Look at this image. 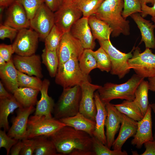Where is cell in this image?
<instances>
[{
  "label": "cell",
  "instance_id": "1",
  "mask_svg": "<svg viewBox=\"0 0 155 155\" xmlns=\"http://www.w3.org/2000/svg\"><path fill=\"white\" fill-rule=\"evenodd\" d=\"M92 137L85 132L66 125L49 137L61 155H94Z\"/></svg>",
  "mask_w": 155,
  "mask_h": 155
},
{
  "label": "cell",
  "instance_id": "2",
  "mask_svg": "<svg viewBox=\"0 0 155 155\" xmlns=\"http://www.w3.org/2000/svg\"><path fill=\"white\" fill-rule=\"evenodd\" d=\"M123 3V0H104L94 14L109 25L113 37L130 34L129 21L122 16Z\"/></svg>",
  "mask_w": 155,
  "mask_h": 155
},
{
  "label": "cell",
  "instance_id": "3",
  "mask_svg": "<svg viewBox=\"0 0 155 155\" xmlns=\"http://www.w3.org/2000/svg\"><path fill=\"white\" fill-rule=\"evenodd\" d=\"M144 79L134 74L125 83L117 84L107 82L97 91L101 100L105 104L115 99L133 101L137 88Z\"/></svg>",
  "mask_w": 155,
  "mask_h": 155
},
{
  "label": "cell",
  "instance_id": "4",
  "mask_svg": "<svg viewBox=\"0 0 155 155\" xmlns=\"http://www.w3.org/2000/svg\"><path fill=\"white\" fill-rule=\"evenodd\" d=\"M81 94L80 86L63 88L55 104L53 112L54 118L59 120L74 116L79 112Z\"/></svg>",
  "mask_w": 155,
  "mask_h": 155
},
{
  "label": "cell",
  "instance_id": "5",
  "mask_svg": "<svg viewBox=\"0 0 155 155\" xmlns=\"http://www.w3.org/2000/svg\"><path fill=\"white\" fill-rule=\"evenodd\" d=\"M55 77V82L63 88L76 85L81 86L88 81H90L89 75L85 74L79 65L78 59L71 57L63 64L58 66Z\"/></svg>",
  "mask_w": 155,
  "mask_h": 155
},
{
  "label": "cell",
  "instance_id": "6",
  "mask_svg": "<svg viewBox=\"0 0 155 155\" xmlns=\"http://www.w3.org/2000/svg\"><path fill=\"white\" fill-rule=\"evenodd\" d=\"M66 125L54 117L34 115L29 118L26 138H33L40 136L49 137Z\"/></svg>",
  "mask_w": 155,
  "mask_h": 155
},
{
  "label": "cell",
  "instance_id": "7",
  "mask_svg": "<svg viewBox=\"0 0 155 155\" xmlns=\"http://www.w3.org/2000/svg\"><path fill=\"white\" fill-rule=\"evenodd\" d=\"M98 41L100 46L106 52L110 58L111 65V73L117 75L119 79L124 78L131 69L128 61L132 57V52L135 47L134 46L129 53H125L113 46L110 40Z\"/></svg>",
  "mask_w": 155,
  "mask_h": 155
},
{
  "label": "cell",
  "instance_id": "8",
  "mask_svg": "<svg viewBox=\"0 0 155 155\" xmlns=\"http://www.w3.org/2000/svg\"><path fill=\"white\" fill-rule=\"evenodd\" d=\"M128 63L131 69L142 78H149L155 75V54L150 49L146 48L141 53L139 47L135 48Z\"/></svg>",
  "mask_w": 155,
  "mask_h": 155
},
{
  "label": "cell",
  "instance_id": "9",
  "mask_svg": "<svg viewBox=\"0 0 155 155\" xmlns=\"http://www.w3.org/2000/svg\"><path fill=\"white\" fill-rule=\"evenodd\" d=\"M39 38L38 34L33 30L25 28L19 30L12 44L15 53L21 56L35 54Z\"/></svg>",
  "mask_w": 155,
  "mask_h": 155
},
{
  "label": "cell",
  "instance_id": "10",
  "mask_svg": "<svg viewBox=\"0 0 155 155\" xmlns=\"http://www.w3.org/2000/svg\"><path fill=\"white\" fill-rule=\"evenodd\" d=\"M55 24L63 33L70 32L83 14L75 3L62 4L54 12Z\"/></svg>",
  "mask_w": 155,
  "mask_h": 155
},
{
  "label": "cell",
  "instance_id": "11",
  "mask_svg": "<svg viewBox=\"0 0 155 155\" xmlns=\"http://www.w3.org/2000/svg\"><path fill=\"white\" fill-rule=\"evenodd\" d=\"M54 24V12L45 3L30 20V27L38 34L39 38L44 40Z\"/></svg>",
  "mask_w": 155,
  "mask_h": 155
},
{
  "label": "cell",
  "instance_id": "12",
  "mask_svg": "<svg viewBox=\"0 0 155 155\" xmlns=\"http://www.w3.org/2000/svg\"><path fill=\"white\" fill-rule=\"evenodd\" d=\"M84 50L80 42L73 36L69 32L64 33L56 50L59 66L73 57H77L79 60Z\"/></svg>",
  "mask_w": 155,
  "mask_h": 155
},
{
  "label": "cell",
  "instance_id": "13",
  "mask_svg": "<svg viewBox=\"0 0 155 155\" xmlns=\"http://www.w3.org/2000/svg\"><path fill=\"white\" fill-rule=\"evenodd\" d=\"M102 86L91 84L88 81L80 86L81 97L79 112L88 119L95 121L96 109L94 94Z\"/></svg>",
  "mask_w": 155,
  "mask_h": 155
},
{
  "label": "cell",
  "instance_id": "14",
  "mask_svg": "<svg viewBox=\"0 0 155 155\" xmlns=\"http://www.w3.org/2000/svg\"><path fill=\"white\" fill-rule=\"evenodd\" d=\"M35 110L34 106L18 108L16 116L12 120V124L7 134L19 140L26 138L29 116Z\"/></svg>",
  "mask_w": 155,
  "mask_h": 155
},
{
  "label": "cell",
  "instance_id": "15",
  "mask_svg": "<svg viewBox=\"0 0 155 155\" xmlns=\"http://www.w3.org/2000/svg\"><path fill=\"white\" fill-rule=\"evenodd\" d=\"M12 60L17 70L30 76L43 77L40 56L35 54L28 56L15 55Z\"/></svg>",
  "mask_w": 155,
  "mask_h": 155
},
{
  "label": "cell",
  "instance_id": "16",
  "mask_svg": "<svg viewBox=\"0 0 155 155\" xmlns=\"http://www.w3.org/2000/svg\"><path fill=\"white\" fill-rule=\"evenodd\" d=\"M71 34L81 43L84 49L93 50L95 46V40L88 22V18L83 17L76 22L70 31Z\"/></svg>",
  "mask_w": 155,
  "mask_h": 155
},
{
  "label": "cell",
  "instance_id": "17",
  "mask_svg": "<svg viewBox=\"0 0 155 155\" xmlns=\"http://www.w3.org/2000/svg\"><path fill=\"white\" fill-rule=\"evenodd\" d=\"M152 110L149 104L144 117L138 121L136 133L131 142V144L137 148H141L146 142L154 140L152 130Z\"/></svg>",
  "mask_w": 155,
  "mask_h": 155
},
{
  "label": "cell",
  "instance_id": "18",
  "mask_svg": "<svg viewBox=\"0 0 155 155\" xmlns=\"http://www.w3.org/2000/svg\"><path fill=\"white\" fill-rule=\"evenodd\" d=\"M107 116L105 126L106 128V146L111 149L115 140V137L121 124L122 113L110 102L105 104Z\"/></svg>",
  "mask_w": 155,
  "mask_h": 155
},
{
  "label": "cell",
  "instance_id": "19",
  "mask_svg": "<svg viewBox=\"0 0 155 155\" xmlns=\"http://www.w3.org/2000/svg\"><path fill=\"white\" fill-rule=\"evenodd\" d=\"M4 24L18 30L30 27V20L20 3L16 1L8 7Z\"/></svg>",
  "mask_w": 155,
  "mask_h": 155
},
{
  "label": "cell",
  "instance_id": "20",
  "mask_svg": "<svg viewBox=\"0 0 155 155\" xmlns=\"http://www.w3.org/2000/svg\"><path fill=\"white\" fill-rule=\"evenodd\" d=\"M94 98L96 113L95 118L96 126L93 136L106 145V141L104 129L107 112L105 104L101 100L97 90L94 93Z\"/></svg>",
  "mask_w": 155,
  "mask_h": 155
},
{
  "label": "cell",
  "instance_id": "21",
  "mask_svg": "<svg viewBox=\"0 0 155 155\" xmlns=\"http://www.w3.org/2000/svg\"><path fill=\"white\" fill-rule=\"evenodd\" d=\"M121 124L118 136L112 146L113 150H121L122 147L126 141L130 137H133L137 131L138 121L123 113Z\"/></svg>",
  "mask_w": 155,
  "mask_h": 155
},
{
  "label": "cell",
  "instance_id": "22",
  "mask_svg": "<svg viewBox=\"0 0 155 155\" xmlns=\"http://www.w3.org/2000/svg\"><path fill=\"white\" fill-rule=\"evenodd\" d=\"M130 16L140 30L142 36L141 42L144 43L146 48L155 49L154 25L150 21L144 19L138 13H133Z\"/></svg>",
  "mask_w": 155,
  "mask_h": 155
},
{
  "label": "cell",
  "instance_id": "23",
  "mask_svg": "<svg viewBox=\"0 0 155 155\" xmlns=\"http://www.w3.org/2000/svg\"><path fill=\"white\" fill-rule=\"evenodd\" d=\"M50 84V82L48 79H44L42 81V87L40 91L41 97L36 103L35 115L44 116L49 118L52 117V113L55 104L53 99L48 94Z\"/></svg>",
  "mask_w": 155,
  "mask_h": 155
},
{
  "label": "cell",
  "instance_id": "24",
  "mask_svg": "<svg viewBox=\"0 0 155 155\" xmlns=\"http://www.w3.org/2000/svg\"><path fill=\"white\" fill-rule=\"evenodd\" d=\"M59 120L66 125L71 127L77 130L85 132L91 136H93L95 121L86 117L80 112L74 116Z\"/></svg>",
  "mask_w": 155,
  "mask_h": 155
},
{
  "label": "cell",
  "instance_id": "25",
  "mask_svg": "<svg viewBox=\"0 0 155 155\" xmlns=\"http://www.w3.org/2000/svg\"><path fill=\"white\" fill-rule=\"evenodd\" d=\"M23 107L13 95L0 99V127L7 131L9 129L8 118L10 114L16 109Z\"/></svg>",
  "mask_w": 155,
  "mask_h": 155
},
{
  "label": "cell",
  "instance_id": "26",
  "mask_svg": "<svg viewBox=\"0 0 155 155\" xmlns=\"http://www.w3.org/2000/svg\"><path fill=\"white\" fill-rule=\"evenodd\" d=\"M0 77L6 88L13 94L19 87L18 70L12 59L4 67L0 68Z\"/></svg>",
  "mask_w": 155,
  "mask_h": 155
},
{
  "label": "cell",
  "instance_id": "27",
  "mask_svg": "<svg viewBox=\"0 0 155 155\" xmlns=\"http://www.w3.org/2000/svg\"><path fill=\"white\" fill-rule=\"evenodd\" d=\"M88 22L95 39L98 41L110 40L113 30L109 25L94 15L88 18Z\"/></svg>",
  "mask_w": 155,
  "mask_h": 155
},
{
  "label": "cell",
  "instance_id": "28",
  "mask_svg": "<svg viewBox=\"0 0 155 155\" xmlns=\"http://www.w3.org/2000/svg\"><path fill=\"white\" fill-rule=\"evenodd\" d=\"M40 90L31 88L19 87L13 95L23 107L34 106L37 102V96Z\"/></svg>",
  "mask_w": 155,
  "mask_h": 155
},
{
  "label": "cell",
  "instance_id": "29",
  "mask_svg": "<svg viewBox=\"0 0 155 155\" xmlns=\"http://www.w3.org/2000/svg\"><path fill=\"white\" fill-rule=\"evenodd\" d=\"M149 90L148 81L144 80L137 88L135 93V98L133 100L138 106L144 116L147 112L149 104L148 100Z\"/></svg>",
  "mask_w": 155,
  "mask_h": 155
},
{
  "label": "cell",
  "instance_id": "30",
  "mask_svg": "<svg viewBox=\"0 0 155 155\" xmlns=\"http://www.w3.org/2000/svg\"><path fill=\"white\" fill-rule=\"evenodd\" d=\"M49 137L40 136L34 138L35 146L34 154L35 155H57L54 145Z\"/></svg>",
  "mask_w": 155,
  "mask_h": 155
},
{
  "label": "cell",
  "instance_id": "31",
  "mask_svg": "<svg viewBox=\"0 0 155 155\" xmlns=\"http://www.w3.org/2000/svg\"><path fill=\"white\" fill-rule=\"evenodd\" d=\"M114 105L121 113L135 121H139L144 117L141 110L133 100H125L120 104Z\"/></svg>",
  "mask_w": 155,
  "mask_h": 155
},
{
  "label": "cell",
  "instance_id": "32",
  "mask_svg": "<svg viewBox=\"0 0 155 155\" xmlns=\"http://www.w3.org/2000/svg\"><path fill=\"white\" fill-rule=\"evenodd\" d=\"M41 58L42 63L46 66L50 76L52 78L55 77L59 65L56 51L49 50L44 48Z\"/></svg>",
  "mask_w": 155,
  "mask_h": 155
},
{
  "label": "cell",
  "instance_id": "33",
  "mask_svg": "<svg viewBox=\"0 0 155 155\" xmlns=\"http://www.w3.org/2000/svg\"><path fill=\"white\" fill-rule=\"evenodd\" d=\"M79 63L82 71L87 75H89L92 70L97 68L96 60L92 50L84 49L79 59Z\"/></svg>",
  "mask_w": 155,
  "mask_h": 155
},
{
  "label": "cell",
  "instance_id": "34",
  "mask_svg": "<svg viewBox=\"0 0 155 155\" xmlns=\"http://www.w3.org/2000/svg\"><path fill=\"white\" fill-rule=\"evenodd\" d=\"M104 0H77L75 3L81 11L83 17L94 15Z\"/></svg>",
  "mask_w": 155,
  "mask_h": 155
},
{
  "label": "cell",
  "instance_id": "35",
  "mask_svg": "<svg viewBox=\"0 0 155 155\" xmlns=\"http://www.w3.org/2000/svg\"><path fill=\"white\" fill-rule=\"evenodd\" d=\"M18 81L19 87H25L40 91L42 85L41 78L30 76L18 70Z\"/></svg>",
  "mask_w": 155,
  "mask_h": 155
},
{
  "label": "cell",
  "instance_id": "36",
  "mask_svg": "<svg viewBox=\"0 0 155 155\" xmlns=\"http://www.w3.org/2000/svg\"><path fill=\"white\" fill-rule=\"evenodd\" d=\"M63 33L54 24L44 39L45 48L51 51H56Z\"/></svg>",
  "mask_w": 155,
  "mask_h": 155
},
{
  "label": "cell",
  "instance_id": "37",
  "mask_svg": "<svg viewBox=\"0 0 155 155\" xmlns=\"http://www.w3.org/2000/svg\"><path fill=\"white\" fill-rule=\"evenodd\" d=\"M92 150L94 155H127L125 150H111L94 136L92 137Z\"/></svg>",
  "mask_w": 155,
  "mask_h": 155
},
{
  "label": "cell",
  "instance_id": "38",
  "mask_svg": "<svg viewBox=\"0 0 155 155\" xmlns=\"http://www.w3.org/2000/svg\"><path fill=\"white\" fill-rule=\"evenodd\" d=\"M93 55L96 60L97 68L101 71L108 72L111 70V65L108 55L101 47L95 51Z\"/></svg>",
  "mask_w": 155,
  "mask_h": 155
},
{
  "label": "cell",
  "instance_id": "39",
  "mask_svg": "<svg viewBox=\"0 0 155 155\" xmlns=\"http://www.w3.org/2000/svg\"><path fill=\"white\" fill-rule=\"evenodd\" d=\"M20 3L25 9L28 17L30 20L44 3V0H16Z\"/></svg>",
  "mask_w": 155,
  "mask_h": 155
},
{
  "label": "cell",
  "instance_id": "40",
  "mask_svg": "<svg viewBox=\"0 0 155 155\" xmlns=\"http://www.w3.org/2000/svg\"><path fill=\"white\" fill-rule=\"evenodd\" d=\"M123 2L122 16L124 18L126 19L134 13H142L140 0H123Z\"/></svg>",
  "mask_w": 155,
  "mask_h": 155
},
{
  "label": "cell",
  "instance_id": "41",
  "mask_svg": "<svg viewBox=\"0 0 155 155\" xmlns=\"http://www.w3.org/2000/svg\"><path fill=\"white\" fill-rule=\"evenodd\" d=\"M18 140L6 134L5 130H0V148H5L6 151L7 155L9 154L12 147Z\"/></svg>",
  "mask_w": 155,
  "mask_h": 155
},
{
  "label": "cell",
  "instance_id": "42",
  "mask_svg": "<svg viewBox=\"0 0 155 155\" xmlns=\"http://www.w3.org/2000/svg\"><path fill=\"white\" fill-rule=\"evenodd\" d=\"M19 30L10 26L4 24H1L0 26V38L4 40L9 39L12 42L17 35Z\"/></svg>",
  "mask_w": 155,
  "mask_h": 155
},
{
  "label": "cell",
  "instance_id": "43",
  "mask_svg": "<svg viewBox=\"0 0 155 155\" xmlns=\"http://www.w3.org/2000/svg\"><path fill=\"white\" fill-rule=\"evenodd\" d=\"M22 140L23 143V146L20 152V154L21 155L33 154L35 146L34 139L25 138Z\"/></svg>",
  "mask_w": 155,
  "mask_h": 155
},
{
  "label": "cell",
  "instance_id": "44",
  "mask_svg": "<svg viewBox=\"0 0 155 155\" xmlns=\"http://www.w3.org/2000/svg\"><path fill=\"white\" fill-rule=\"evenodd\" d=\"M15 53L12 45L1 44L0 45V55L7 62L11 59L12 54Z\"/></svg>",
  "mask_w": 155,
  "mask_h": 155
},
{
  "label": "cell",
  "instance_id": "45",
  "mask_svg": "<svg viewBox=\"0 0 155 155\" xmlns=\"http://www.w3.org/2000/svg\"><path fill=\"white\" fill-rule=\"evenodd\" d=\"M142 12L141 15L144 18L148 15L152 17H155V0L152 7H150L146 5L144 3L141 2Z\"/></svg>",
  "mask_w": 155,
  "mask_h": 155
},
{
  "label": "cell",
  "instance_id": "46",
  "mask_svg": "<svg viewBox=\"0 0 155 155\" xmlns=\"http://www.w3.org/2000/svg\"><path fill=\"white\" fill-rule=\"evenodd\" d=\"M145 151L141 155H155V141H148L144 144Z\"/></svg>",
  "mask_w": 155,
  "mask_h": 155
},
{
  "label": "cell",
  "instance_id": "47",
  "mask_svg": "<svg viewBox=\"0 0 155 155\" xmlns=\"http://www.w3.org/2000/svg\"><path fill=\"white\" fill-rule=\"evenodd\" d=\"M45 3L53 12L56 11L62 4L61 0H44Z\"/></svg>",
  "mask_w": 155,
  "mask_h": 155
},
{
  "label": "cell",
  "instance_id": "48",
  "mask_svg": "<svg viewBox=\"0 0 155 155\" xmlns=\"http://www.w3.org/2000/svg\"><path fill=\"white\" fill-rule=\"evenodd\" d=\"M23 143L22 140H19L11 148L10 154L11 155H18L23 148Z\"/></svg>",
  "mask_w": 155,
  "mask_h": 155
},
{
  "label": "cell",
  "instance_id": "49",
  "mask_svg": "<svg viewBox=\"0 0 155 155\" xmlns=\"http://www.w3.org/2000/svg\"><path fill=\"white\" fill-rule=\"evenodd\" d=\"M11 94L9 93L5 89L3 83L0 81V99L4 98L11 96Z\"/></svg>",
  "mask_w": 155,
  "mask_h": 155
},
{
  "label": "cell",
  "instance_id": "50",
  "mask_svg": "<svg viewBox=\"0 0 155 155\" xmlns=\"http://www.w3.org/2000/svg\"><path fill=\"white\" fill-rule=\"evenodd\" d=\"M149 90L155 92V75L148 78Z\"/></svg>",
  "mask_w": 155,
  "mask_h": 155
},
{
  "label": "cell",
  "instance_id": "51",
  "mask_svg": "<svg viewBox=\"0 0 155 155\" xmlns=\"http://www.w3.org/2000/svg\"><path fill=\"white\" fill-rule=\"evenodd\" d=\"M16 0H0V6L5 7H9Z\"/></svg>",
  "mask_w": 155,
  "mask_h": 155
},
{
  "label": "cell",
  "instance_id": "52",
  "mask_svg": "<svg viewBox=\"0 0 155 155\" xmlns=\"http://www.w3.org/2000/svg\"><path fill=\"white\" fill-rule=\"evenodd\" d=\"M77 0H61L62 4H70L75 3Z\"/></svg>",
  "mask_w": 155,
  "mask_h": 155
},
{
  "label": "cell",
  "instance_id": "53",
  "mask_svg": "<svg viewBox=\"0 0 155 155\" xmlns=\"http://www.w3.org/2000/svg\"><path fill=\"white\" fill-rule=\"evenodd\" d=\"M7 62L3 58L1 55H0V68L2 67L5 66L6 63Z\"/></svg>",
  "mask_w": 155,
  "mask_h": 155
},
{
  "label": "cell",
  "instance_id": "54",
  "mask_svg": "<svg viewBox=\"0 0 155 155\" xmlns=\"http://www.w3.org/2000/svg\"><path fill=\"white\" fill-rule=\"evenodd\" d=\"M150 104V106L152 108V110L154 112V113L155 115V103H153ZM154 137V140L155 141V132L153 136Z\"/></svg>",
  "mask_w": 155,
  "mask_h": 155
},
{
  "label": "cell",
  "instance_id": "55",
  "mask_svg": "<svg viewBox=\"0 0 155 155\" xmlns=\"http://www.w3.org/2000/svg\"><path fill=\"white\" fill-rule=\"evenodd\" d=\"M141 2L144 3L146 4L147 3H151L153 5L155 0H140Z\"/></svg>",
  "mask_w": 155,
  "mask_h": 155
},
{
  "label": "cell",
  "instance_id": "56",
  "mask_svg": "<svg viewBox=\"0 0 155 155\" xmlns=\"http://www.w3.org/2000/svg\"><path fill=\"white\" fill-rule=\"evenodd\" d=\"M5 7L3 6H0V20L2 19V13Z\"/></svg>",
  "mask_w": 155,
  "mask_h": 155
},
{
  "label": "cell",
  "instance_id": "57",
  "mask_svg": "<svg viewBox=\"0 0 155 155\" xmlns=\"http://www.w3.org/2000/svg\"><path fill=\"white\" fill-rule=\"evenodd\" d=\"M151 20L154 23V25L155 26V17H152Z\"/></svg>",
  "mask_w": 155,
  "mask_h": 155
}]
</instances>
